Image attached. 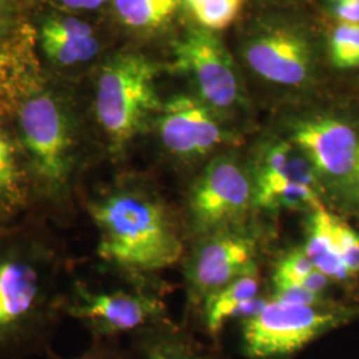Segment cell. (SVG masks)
Masks as SVG:
<instances>
[{
	"mask_svg": "<svg viewBox=\"0 0 359 359\" xmlns=\"http://www.w3.org/2000/svg\"><path fill=\"white\" fill-rule=\"evenodd\" d=\"M250 176L255 209L310 213L325 206V192L316 169L289 139L265 142L257 154Z\"/></svg>",
	"mask_w": 359,
	"mask_h": 359,
	"instance_id": "5",
	"label": "cell"
},
{
	"mask_svg": "<svg viewBox=\"0 0 359 359\" xmlns=\"http://www.w3.org/2000/svg\"><path fill=\"white\" fill-rule=\"evenodd\" d=\"M108 339H97L96 344L84 354L71 359H127L116 348L107 344ZM60 359V358H57Z\"/></svg>",
	"mask_w": 359,
	"mask_h": 359,
	"instance_id": "26",
	"label": "cell"
},
{
	"mask_svg": "<svg viewBox=\"0 0 359 359\" xmlns=\"http://www.w3.org/2000/svg\"><path fill=\"white\" fill-rule=\"evenodd\" d=\"M289 140L306 154L321 181L325 197L342 206H351L357 130L333 116H311L295 121Z\"/></svg>",
	"mask_w": 359,
	"mask_h": 359,
	"instance_id": "8",
	"label": "cell"
},
{
	"mask_svg": "<svg viewBox=\"0 0 359 359\" xmlns=\"http://www.w3.org/2000/svg\"><path fill=\"white\" fill-rule=\"evenodd\" d=\"M258 240L248 226L196 238L185 261V278L193 304H203L231 281L257 273Z\"/></svg>",
	"mask_w": 359,
	"mask_h": 359,
	"instance_id": "9",
	"label": "cell"
},
{
	"mask_svg": "<svg viewBox=\"0 0 359 359\" xmlns=\"http://www.w3.org/2000/svg\"><path fill=\"white\" fill-rule=\"evenodd\" d=\"M90 215L99 233V256L133 273L167 269L179 261L184 243L177 218L158 193L121 184L97 194Z\"/></svg>",
	"mask_w": 359,
	"mask_h": 359,
	"instance_id": "1",
	"label": "cell"
},
{
	"mask_svg": "<svg viewBox=\"0 0 359 359\" xmlns=\"http://www.w3.org/2000/svg\"><path fill=\"white\" fill-rule=\"evenodd\" d=\"M22 196L13 148L0 126V198L19 201Z\"/></svg>",
	"mask_w": 359,
	"mask_h": 359,
	"instance_id": "22",
	"label": "cell"
},
{
	"mask_svg": "<svg viewBox=\"0 0 359 359\" xmlns=\"http://www.w3.org/2000/svg\"><path fill=\"white\" fill-rule=\"evenodd\" d=\"M314 269L316 268L304 248H294L278 259L273 274V285L274 287L301 285L305 277Z\"/></svg>",
	"mask_w": 359,
	"mask_h": 359,
	"instance_id": "21",
	"label": "cell"
},
{
	"mask_svg": "<svg viewBox=\"0 0 359 359\" xmlns=\"http://www.w3.org/2000/svg\"><path fill=\"white\" fill-rule=\"evenodd\" d=\"M244 55L258 76L274 84L299 87L313 72L308 40L294 31L276 28L259 32L248 41Z\"/></svg>",
	"mask_w": 359,
	"mask_h": 359,
	"instance_id": "13",
	"label": "cell"
},
{
	"mask_svg": "<svg viewBox=\"0 0 359 359\" xmlns=\"http://www.w3.org/2000/svg\"><path fill=\"white\" fill-rule=\"evenodd\" d=\"M330 59L337 68L348 69L359 65V25L339 23L330 39Z\"/></svg>",
	"mask_w": 359,
	"mask_h": 359,
	"instance_id": "20",
	"label": "cell"
},
{
	"mask_svg": "<svg viewBox=\"0 0 359 359\" xmlns=\"http://www.w3.org/2000/svg\"><path fill=\"white\" fill-rule=\"evenodd\" d=\"M176 67L191 74L198 99L218 115L240 102V83L231 56L210 31L191 28L176 46Z\"/></svg>",
	"mask_w": 359,
	"mask_h": 359,
	"instance_id": "11",
	"label": "cell"
},
{
	"mask_svg": "<svg viewBox=\"0 0 359 359\" xmlns=\"http://www.w3.org/2000/svg\"><path fill=\"white\" fill-rule=\"evenodd\" d=\"M22 139L46 192H65L74 167V130L63 105L50 95H36L19 114Z\"/></svg>",
	"mask_w": 359,
	"mask_h": 359,
	"instance_id": "7",
	"label": "cell"
},
{
	"mask_svg": "<svg viewBox=\"0 0 359 359\" xmlns=\"http://www.w3.org/2000/svg\"><path fill=\"white\" fill-rule=\"evenodd\" d=\"M3 65H4V62H3V57L0 56V69H1V67H3Z\"/></svg>",
	"mask_w": 359,
	"mask_h": 359,
	"instance_id": "31",
	"label": "cell"
},
{
	"mask_svg": "<svg viewBox=\"0 0 359 359\" xmlns=\"http://www.w3.org/2000/svg\"><path fill=\"white\" fill-rule=\"evenodd\" d=\"M157 69L139 53H121L104 65L97 80L96 116L112 149L118 152L158 111Z\"/></svg>",
	"mask_w": 359,
	"mask_h": 359,
	"instance_id": "2",
	"label": "cell"
},
{
	"mask_svg": "<svg viewBox=\"0 0 359 359\" xmlns=\"http://www.w3.org/2000/svg\"><path fill=\"white\" fill-rule=\"evenodd\" d=\"M41 47L56 65L86 63L99 52V41L87 23L75 18H52L40 31Z\"/></svg>",
	"mask_w": 359,
	"mask_h": 359,
	"instance_id": "15",
	"label": "cell"
},
{
	"mask_svg": "<svg viewBox=\"0 0 359 359\" xmlns=\"http://www.w3.org/2000/svg\"><path fill=\"white\" fill-rule=\"evenodd\" d=\"M197 23L208 31L224 29L236 20L244 0H182Z\"/></svg>",
	"mask_w": 359,
	"mask_h": 359,
	"instance_id": "19",
	"label": "cell"
},
{
	"mask_svg": "<svg viewBox=\"0 0 359 359\" xmlns=\"http://www.w3.org/2000/svg\"><path fill=\"white\" fill-rule=\"evenodd\" d=\"M107 1H112V0H100V3H102V4L107 3Z\"/></svg>",
	"mask_w": 359,
	"mask_h": 359,
	"instance_id": "32",
	"label": "cell"
},
{
	"mask_svg": "<svg viewBox=\"0 0 359 359\" xmlns=\"http://www.w3.org/2000/svg\"><path fill=\"white\" fill-rule=\"evenodd\" d=\"M121 23L129 28L151 31L167 25L177 13L181 0H114Z\"/></svg>",
	"mask_w": 359,
	"mask_h": 359,
	"instance_id": "18",
	"label": "cell"
},
{
	"mask_svg": "<svg viewBox=\"0 0 359 359\" xmlns=\"http://www.w3.org/2000/svg\"><path fill=\"white\" fill-rule=\"evenodd\" d=\"M330 283L333 281L326 274H323L320 270L314 269L305 277V280L301 283V286L311 293L325 295Z\"/></svg>",
	"mask_w": 359,
	"mask_h": 359,
	"instance_id": "27",
	"label": "cell"
},
{
	"mask_svg": "<svg viewBox=\"0 0 359 359\" xmlns=\"http://www.w3.org/2000/svg\"><path fill=\"white\" fill-rule=\"evenodd\" d=\"M334 16L341 23L359 25V0H327Z\"/></svg>",
	"mask_w": 359,
	"mask_h": 359,
	"instance_id": "25",
	"label": "cell"
},
{
	"mask_svg": "<svg viewBox=\"0 0 359 359\" xmlns=\"http://www.w3.org/2000/svg\"><path fill=\"white\" fill-rule=\"evenodd\" d=\"M132 359H218L172 323L136 334Z\"/></svg>",
	"mask_w": 359,
	"mask_h": 359,
	"instance_id": "16",
	"label": "cell"
},
{
	"mask_svg": "<svg viewBox=\"0 0 359 359\" xmlns=\"http://www.w3.org/2000/svg\"><path fill=\"white\" fill-rule=\"evenodd\" d=\"M304 250L314 268L326 274L333 283H346L353 278L337 252L334 241V216L326 206L309 213Z\"/></svg>",
	"mask_w": 359,
	"mask_h": 359,
	"instance_id": "17",
	"label": "cell"
},
{
	"mask_svg": "<svg viewBox=\"0 0 359 359\" xmlns=\"http://www.w3.org/2000/svg\"><path fill=\"white\" fill-rule=\"evenodd\" d=\"M158 135L168 152L182 160L205 157L229 142L217 114L188 95L175 96L161 107Z\"/></svg>",
	"mask_w": 359,
	"mask_h": 359,
	"instance_id": "12",
	"label": "cell"
},
{
	"mask_svg": "<svg viewBox=\"0 0 359 359\" xmlns=\"http://www.w3.org/2000/svg\"><path fill=\"white\" fill-rule=\"evenodd\" d=\"M271 301L290 304V305H322L330 302L325 298V295H318L311 293L302 287L301 285L293 286H283V287H273Z\"/></svg>",
	"mask_w": 359,
	"mask_h": 359,
	"instance_id": "24",
	"label": "cell"
},
{
	"mask_svg": "<svg viewBox=\"0 0 359 359\" xmlns=\"http://www.w3.org/2000/svg\"><path fill=\"white\" fill-rule=\"evenodd\" d=\"M15 0H0V35H3L10 27L13 19Z\"/></svg>",
	"mask_w": 359,
	"mask_h": 359,
	"instance_id": "28",
	"label": "cell"
},
{
	"mask_svg": "<svg viewBox=\"0 0 359 359\" xmlns=\"http://www.w3.org/2000/svg\"><path fill=\"white\" fill-rule=\"evenodd\" d=\"M334 241L337 252L351 277L359 276V234L346 222L334 216Z\"/></svg>",
	"mask_w": 359,
	"mask_h": 359,
	"instance_id": "23",
	"label": "cell"
},
{
	"mask_svg": "<svg viewBox=\"0 0 359 359\" xmlns=\"http://www.w3.org/2000/svg\"><path fill=\"white\" fill-rule=\"evenodd\" d=\"M269 301L259 295L257 273L238 277L203 302L206 332L215 338L226 322L234 318L241 322L249 320L264 310Z\"/></svg>",
	"mask_w": 359,
	"mask_h": 359,
	"instance_id": "14",
	"label": "cell"
},
{
	"mask_svg": "<svg viewBox=\"0 0 359 359\" xmlns=\"http://www.w3.org/2000/svg\"><path fill=\"white\" fill-rule=\"evenodd\" d=\"M67 8L71 10H97L100 6V0H60Z\"/></svg>",
	"mask_w": 359,
	"mask_h": 359,
	"instance_id": "29",
	"label": "cell"
},
{
	"mask_svg": "<svg viewBox=\"0 0 359 359\" xmlns=\"http://www.w3.org/2000/svg\"><path fill=\"white\" fill-rule=\"evenodd\" d=\"M351 206L359 209V135H358V149H357V158H355V167L353 173V181H351Z\"/></svg>",
	"mask_w": 359,
	"mask_h": 359,
	"instance_id": "30",
	"label": "cell"
},
{
	"mask_svg": "<svg viewBox=\"0 0 359 359\" xmlns=\"http://www.w3.org/2000/svg\"><path fill=\"white\" fill-rule=\"evenodd\" d=\"M68 313L83 322L96 339L139 334L169 325L167 308L154 295L130 292H90L80 287Z\"/></svg>",
	"mask_w": 359,
	"mask_h": 359,
	"instance_id": "10",
	"label": "cell"
},
{
	"mask_svg": "<svg viewBox=\"0 0 359 359\" xmlns=\"http://www.w3.org/2000/svg\"><path fill=\"white\" fill-rule=\"evenodd\" d=\"M358 313L333 301L290 305L270 299L257 316L241 322V348L249 359H290Z\"/></svg>",
	"mask_w": 359,
	"mask_h": 359,
	"instance_id": "3",
	"label": "cell"
},
{
	"mask_svg": "<svg viewBox=\"0 0 359 359\" xmlns=\"http://www.w3.org/2000/svg\"><path fill=\"white\" fill-rule=\"evenodd\" d=\"M43 273L20 255L0 257V355L22 354L44 338Z\"/></svg>",
	"mask_w": 359,
	"mask_h": 359,
	"instance_id": "6",
	"label": "cell"
},
{
	"mask_svg": "<svg viewBox=\"0 0 359 359\" xmlns=\"http://www.w3.org/2000/svg\"><path fill=\"white\" fill-rule=\"evenodd\" d=\"M255 210L250 170L228 154L212 158L194 180L187 198V218L196 238L245 228Z\"/></svg>",
	"mask_w": 359,
	"mask_h": 359,
	"instance_id": "4",
	"label": "cell"
}]
</instances>
